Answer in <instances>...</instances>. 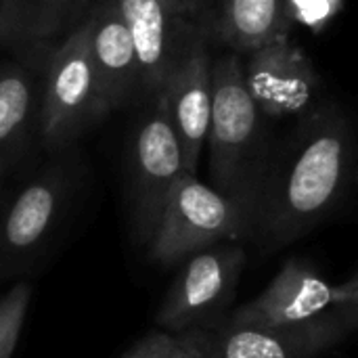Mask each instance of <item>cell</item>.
I'll list each match as a JSON object with an SVG mask.
<instances>
[{
	"label": "cell",
	"instance_id": "6da1fadb",
	"mask_svg": "<svg viewBox=\"0 0 358 358\" xmlns=\"http://www.w3.org/2000/svg\"><path fill=\"white\" fill-rule=\"evenodd\" d=\"M355 136L336 103H319L271 145L254 206V241L268 252L317 229L344 199L352 178Z\"/></svg>",
	"mask_w": 358,
	"mask_h": 358
},
{
	"label": "cell",
	"instance_id": "7a4b0ae2",
	"mask_svg": "<svg viewBox=\"0 0 358 358\" xmlns=\"http://www.w3.org/2000/svg\"><path fill=\"white\" fill-rule=\"evenodd\" d=\"M241 57L212 61V113L208 126L212 189L245 206L254 216L256 195L271 151L264 115L245 88Z\"/></svg>",
	"mask_w": 358,
	"mask_h": 358
},
{
	"label": "cell",
	"instance_id": "3957f363",
	"mask_svg": "<svg viewBox=\"0 0 358 358\" xmlns=\"http://www.w3.org/2000/svg\"><path fill=\"white\" fill-rule=\"evenodd\" d=\"M109 113L90 61L86 21H82L42 65L38 138L46 151L63 153Z\"/></svg>",
	"mask_w": 358,
	"mask_h": 358
},
{
	"label": "cell",
	"instance_id": "277c9868",
	"mask_svg": "<svg viewBox=\"0 0 358 358\" xmlns=\"http://www.w3.org/2000/svg\"><path fill=\"white\" fill-rule=\"evenodd\" d=\"M227 241H254L252 212L197 176L180 174L166 199L147 256L162 266H174L201 250Z\"/></svg>",
	"mask_w": 358,
	"mask_h": 358
},
{
	"label": "cell",
	"instance_id": "5b68a950",
	"mask_svg": "<svg viewBox=\"0 0 358 358\" xmlns=\"http://www.w3.org/2000/svg\"><path fill=\"white\" fill-rule=\"evenodd\" d=\"M180 174L178 141L166 107L155 94L134 122L126 157V203L130 233L138 248L151 245L166 199Z\"/></svg>",
	"mask_w": 358,
	"mask_h": 358
},
{
	"label": "cell",
	"instance_id": "8992f818",
	"mask_svg": "<svg viewBox=\"0 0 358 358\" xmlns=\"http://www.w3.org/2000/svg\"><path fill=\"white\" fill-rule=\"evenodd\" d=\"M159 310V331L178 334L185 329H218L233 310L239 281L248 264L241 243H216L180 262Z\"/></svg>",
	"mask_w": 358,
	"mask_h": 358
},
{
	"label": "cell",
	"instance_id": "52a82bcc",
	"mask_svg": "<svg viewBox=\"0 0 358 358\" xmlns=\"http://www.w3.org/2000/svg\"><path fill=\"white\" fill-rule=\"evenodd\" d=\"M71 189L65 162H52L0 199V283L23 275L55 233Z\"/></svg>",
	"mask_w": 358,
	"mask_h": 358
},
{
	"label": "cell",
	"instance_id": "ba28073f",
	"mask_svg": "<svg viewBox=\"0 0 358 358\" xmlns=\"http://www.w3.org/2000/svg\"><path fill=\"white\" fill-rule=\"evenodd\" d=\"M358 281L329 283L310 260L294 256L283 262L260 296L233 308L227 325H287L313 321L340 306H357Z\"/></svg>",
	"mask_w": 358,
	"mask_h": 358
},
{
	"label": "cell",
	"instance_id": "9c48e42d",
	"mask_svg": "<svg viewBox=\"0 0 358 358\" xmlns=\"http://www.w3.org/2000/svg\"><path fill=\"white\" fill-rule=\"evenodd\" d=\"M130 31L138 65V99L151 101L166 78L201 36L206 25L191 21L176 0H115Z\"/></svg>",
	"mask_w": 358,
	"mask_h": 358
},
{
	"label": "cell",
	"instance_id": "30bf717a",
	"mask_svg": "<svg viewBox=\"0 0 358 358\" xmlns=\"http://www.w3.org/2000/svg\"><path fill=\"white\" fill-rule=\"evenodd\" d=\"M245 55V88L264 117H302L319 105V73L300 46L289 42V34H279Z\"/></svg>",
	"mask_w": 358,
	"mask_h": 358
},
{
	"label": "cell",
	"instance_id": "8fae6325",
	"mask_svg": "<svg viewBox=\"0 0 358 358\" xmlns=\"http://www.w3.org/2000/svg\"><path fill=\"white\" fill-rule=\"evenodd\" d=\"M358 325L357 306H340L304 323L227 325L214 329L216 358H317L340 346Z\"/></svg>",
	"mask_w": 358,
	"mask_h": 358
},
{
	"label": "cell",
	"instance_id": "7c38bea8",
	"mask_svg": "<svg viewBox=\"0 0 358 358\" xmlns=\"http://www.w3.org/2000/svg\"><path fill=\"white\" fill-rule=\"evenodd\" d=\"M157 96L166 107L178 141L182 174L197 176L212 113V59L206 31L197 36L187 55L166 78Z\"/></svg>",
	"mask_w": 358,
	"mask_h": 358
},
{
	"label": "cell",
	"instance_id": "4fadbf2b",
	"mask_svg": "<svg viewBox=\"0 0 358 358\" xmlns=\"http://www.w3.org/2000/svg\"><path fill=\"white\" fill-rule=\"evenodd\" d=\"M94 0H2L0 44L42 67L50 50L88 15Z\"/></svg>",
	"mask_w": 358,
	"mask_h": 358
},
{
	"label": "cell",
	"instance_id": "5bb4252c",
	"mask_svg": "<svg viewBox=\"0 0 358 358\" xmlns=\"http://www.w3.org/2000/svg\"><path fill=\"white\" fill-rule=\"evenodd\" d=\"M88 52L109 109L138 101V65L130 31L115 0H94L86 15Z\"/></svg>",
	"mask_w": 358,
	"mask_h": 358
},
{
	"label": "cell",
	"instance_id": "9a60e30c",
	"mask_svg": "<svg viewBox=\"0 0 358 358\" xmlns=\"http://www.w3.org/2000/svg\"><path fill=\"white\" fill-rule=\"evenodd\" d=\"M42 67L17 61H0V162L17 166L38 134Z\"/></svg>",
	"mask_w": 358,
	"mask_h": 358
},
{
	"label": "cell",
	"instance_id": "2e32d148",
	"mask_svg": "<svg viewBox=\"0 0 358 358\" xmlns=\"http://www.w3.org/2000/svg\"><path fill=\"white\" fill-rule=\"evenodd\" d=\"M216 31L237 55L279 34H289L283 25L281 0H220Z\"/></svg>",
	"mask_w": 358,
	"mask_h": 358
},
{
	"label": "cell",
	"instance_id": "e0dca14e",
	"mask_svg": "<svg viewBox=\"0 0 358 358\" xmlns=\"http://www.w3.org/2000/svg\"><path fill=\"white\" fill-rule=\"evenodd\" d=\"M29 300L31 285L27 281H17L8 289H0V358L13 357L23 331Z\"/></svg>",
	"mask_w": 358,
	"mask_h": 358
},
{
	"label": "cell",
	"instance_id": "ac0fdd59",
	"mask_svg": "<svg viewBox=\"0 0 358 358\" xmlns=\"http://www.w3.org/2000/svg\"><path fill=\"white\" fill-rule=\"evenodd\" d=\"M344 4L346 0H281L283 25L287 31L292 27H304L321 34L338 19Z\"/></svg>",
	"mask_w": 358,
	"mask_h": 358
},
{
	"label": "cell",
	"instance_id": "d6986e66",
	"mask_svg": "<svg viewBox=\"0 0 358 358\" xmlns=\"http://www.w3.org/2000/svg\"><path fill=\"white\" fill-rule=\"evenodd\" d=\"M168 358H216L214 331L185 329L178 334H170Z\"/></svg>",
	"mask_w": 358,
	"mask_h": 358
},
{
	"label": "cell",
	"instance_id": "ffe728a7",
	"mask_svg": "<svg viewBox=\"0 0 358 358\" xmlns=\"http://www.w3.org/2000/svg\"><path fill=\"white\" fill-rule=\"evenodd\" d=\"M170 350V334L166 331H151L141 338L122 358H168Z\"/></svg>",
	"mask_w": 358,
	"mask_h": 358
},
{
	"label": "cell",
	"instance_id": "44dd1931",
	"mask_svg": "<svg viewBox=\"0 0 358 358\" xmlns=\"http://www.w3.org/2000/svg\"><path fill=\"white\" fill-rule=\"evenodd\" d=\"M176 4L191 21L206 25V0H176Z\"/></svg>",
	"mask_w": 358,
	"mask_h": 358
},
{
	"label": "cell",
	"instance_id": "7402d4cb",
	"mask_svg": "<svg viewBox=\"0 0 358 358\" xmlns=\"http://www.w3.org/2000/svg\"><path fill=\"white\" fill-rule=\"evenodd\" d=\"M6 172H8V170H6L4 164L0 162V189H2V180H4V176H6Z\"/></svg>",
	"mask_w": 358,
	"mask_h": 358
},
{
	"label": "cell",
	"instance_id": "603a6c76",
	"mask_svg": "<svg viewBox=\"0 0 358 358\" xmlns=\"http://www.w3.org/2000/svg\"><path fill=\"white\" fill-rule=\"evenodd\" d=\"M0 2H2V0H0Z\"/></svg>",
	"mask_w": 358,
	"mask_h": 358
}]
</instances>
